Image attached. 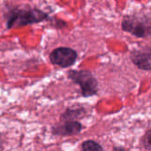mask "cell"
<instances>
[{"label":"cell","instance_id":"5","mask_svg":"<svg viewBox=\"0 0 151 151\" xmlns=\"http://www.w3.org/2000/svg\"><path fill=\"white\" fill-rule=\"evenodd\" d=\"M83 129V126L80 121H59V123L52 126L50 132L53 135L67 137L79 134Z\"/></svg>","mask_w":151,"mask_h":151},{"label":"cell","instance_id":"2","mask_svg":"<svg viewBox=\"0 0 151 151\" xmlns=\"http://www.w3.org/2000/svg\"><path fill=\"white\" fill-rule=\"evenodd\" d=\"M123 31L139 38L151 37V16L148 14H128L121 22Z\"/></svg>","mask_w":151,"mask_h":151},{"label":"cell","instance_id":"6","mask_svg":"<svg viewBox=\"0 0 151 151\" xmlns=\"http://www.w3.org/2000/svg\"><path fill=\"white\" fill-rule=\"evenodd\" d=\"M130 58L139 69L151 71V48L150 47L134 49L130 52Z\"/></svg>","mask_w":151,"mask_h":151},{"label":"cell","instance_id":"8","mask_svg":"<svg viewBox=\"0 0 151 151\" xmlns=\"http://www.w3.org/2000/svg\"><path fill=\"white\" fill-rule=\"evenodd\" d=\"M81 151H104V149L96 141L87 140L81 144Z\"/></svg>","mask_w":151,"mask_h":151},{"label":"cell","instance_id":"7","mask_svg":"<svg viewBox=\"0 0 151 151\" xmlns=\"http://www.w3.org/2000/svg\"><path fill=\"white\" fill-rule=\"evenodd\" d=\"M86 114V110L83 107L66 108L60 116V121H78Z\"/></svg>","mask_w":151,"mask_h":151},{"label":"cell","instance_id":"11","mask_svg":"<svg viewBox=\"0 0 151 151\" xmlns=\"http://www.w3.org/2000/svg\"><path fill=\"white\" fill-rule=\"evenodd\" d=\"M2 150V148H0V151Z\"/></svg>","mask_w":151,"mask_h":151},{"label":"cell","instance_id":"10","mask_svg":"<svg viewBox=\"0 0 151 151\" xmlns=\"http://www.w3.org/2000/svg\"><path fill=\"white\" fill-rule=\"evenodd\" d=\"M113 151H125V150H124L123 148H116V147H115Z\"/></svg>","mask_w":151,"mask_h":151},{"label":"cell","instance_id":"1","mask_svg":"<svg viewBox=\"0 0 151 151\" xmlns=\"http://www.w3.org/2000/svg\"><path fill=\"white\" fill-rule=\"evenodd\" d=\"M4 18L7 29L20 28L53 19L48 12L28 4L8 6Z\"/></svg>","mask_w":151,"mask_h":151},{"label":"cell","instance_id":"9","mask_svg":"<svg viewBox=\"0 0 151 151\" xmlns=\"http://www.w3.org/2000/svg\"><path fill=\"white\" fill-rule=\"evenodd\" d=\"M141 144L143 149L151 151V128L149 129L141 139Z\"/></svg>","mask_w":151,"mask_h":151},{"label":"cell","instance_id":"4","mask_svg":"<svg viewBox=\"0 0 151 151\" xmlns=\"http://www.w3.org/2000/svg\"><path fill=\"white\" fill-rule=\"evenodd\" d=\"M50 61L52 65L62 68L71 67L78 59V53L75 50L70 47H58L54 49L49 55Z\"/></svg>","mask_w":151,"mask_h":151},{"label":"cell","instance_id":"3","mask_svg":"<svg viewBox=\"0 0 151 151\" xmlns=\"http://www.w3.org/2000/svg\"><path fill=\"white\" fill-rule=\"evenodd\" d=\"M67 77L73 83L79 85L83 97H90L97 95L98 81L90 71L70 70L67 72Z\"/></svg>","mask_w":151,"mask_h":151}]
</instances>
